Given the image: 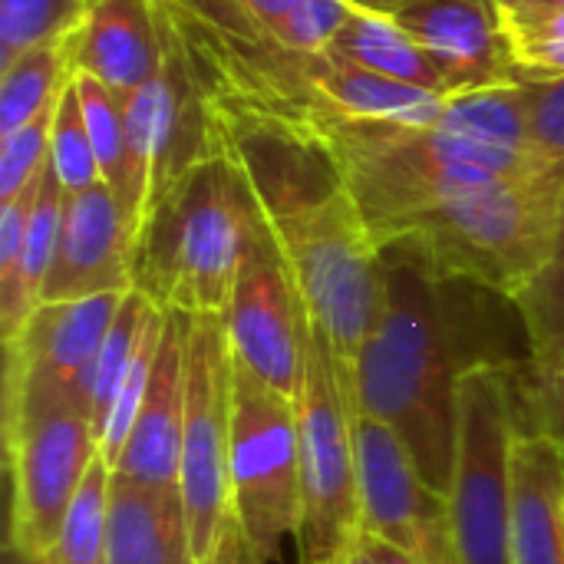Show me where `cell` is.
<instances>
[{
  "instance_id": "d4e9b609",
  "label": "cell",
  "mask_w": 564,
  "mask_h": 564,
  "mask_svg": "<svg viewBox=\"0 0 564 564\" xmlns=\"http://www.w3.org/2000/svg\"><path fill=\"white\" fill-rule=\"evenodd\" d=\"M73 86L83 102L99 178L112 188L119 202L122 182H126V102L109 86H102L96 76H86V73H73Z\"/></svg>"
},
{
  "instance_id": "2e32d148",
  "label": "cell",
  "mask_w": 564,
  "mask_h": 564,
  "mask_svg": "<svg viewBox=\"0 0 564 564\" xmlns=\"http://www.w3.org/2000/svg\"><path fill=\"white\" fill-rule=\"evenodd\" d=\"M165 59L159 0H86L73 23V73L96 76L129 102Z\"/></svg>"
},
{
  "instance_id": "f35d334b",
  "label": "cell",
  "mask_w": 564,
  "mask_h": 564,
  "mask_svg": "<svg viewBox=\"0 0 564 564\" xmlns=\"http://www.w3.org/2000/svg\"><path fill=\"white\" fill-rule=\"evenodd\" d=\"M360 3H367V7H377V10H383L387 3H393V0H360Z\"/></svg>"
},
{
  "instance_id": "cb8c5ba5",
  "label": "cell",
  "mask_w": 564,
  "mask_h": 564,
  "mask_svg": "<svg viewBox=\"0 0 564 564\" xmlns=\"http://www.w3.org/2000/svg\"><path fill=\"white\" fill-rule=\"evenodd\" d=\"M109 479L112 469L99 456L43 564H109Z\"/></svg>"
},
{
  "instance_id": "603a6c76",
  "label": "cell",
  "mask_w": 564,
  "mask_h": 564,
  "mask_svg": "<svg viewBox=\"0 0 564 564\" xmlns=\"http://www.w3.org/2000/svg\"><path fill=\"white\" fill-rule=\"evenodd\" d=\"M73 79V26L0 66V135L43 112Z\"/></svg>"
},
{
  "instance_id": "ba28073f",
  "label": "cell",
  "mask_w": 564,
  "mask_h": 564,
  "mask_svg": "<svg viewBox=\"0 0 564 564\" xmlns=\"http://www.w3.org/2000/svg\"><path fill=\"white\" fill-rule=\"evenodd\" d=\"M519 436L509 370L482 367L459 383V440L449 516L463 564H512V446Z\"/></svg>"
},
{
  "instance_id": "e575fe53",
  "label": "cell",
  "mask_w": 564,
  "mask_h": 564,
  "mask_svg": "<svg viewBox=\"0 0 564 564\" xmlns=\"http://www.w3.org/2000/svg\"><path fill=\"white\" fill-rule=\"evenodd\" d=\"M360 549L373 558V564H416L410 555H403L400 549H393L390 542H383L377 535H367V532L360 539Z\"/></svg>"
},
{
  "instance_id": "d590c367",
  "label": "cell",
  "mask_w": 564,
  "mask_h": 564,
  "mask_svg": "<svg viewBox=\"0 0 564 564\" xmlns=\"http://www.w3.org/2000/svg\"><path fill=\"white\" fill-rule=\"evenodd\" d=\"M3 564H43L40 558H30V555H23L20 549H13L10 542L3 545Z\"/></svg>"
},
{
  "instance_id": "ac0fdd59",
  "label": "cell",
  "mask_w": 564,
  "mask_h": 564,
  "mask_svg": "<svg viewBox=\"0 0 564 564\" xmlns=\"http://www.w3.org/2000/svg\"><path fill=\"white\" fill-rule=\"evenodd\" d=\"M307 93L314 99V119L340 122H390V126H433L449 96L390 79L347 56L321 53L304 63ZM307 122V126H311Z\"/></svg>"
},
{
  "instance_id": "836d02e7",
  "label": "cell",
  "mask_w": 564,
  "mask_h": 564,
  "mask_svg": "<svg viewBox=\"0 0 564 564\" xmlns=\"http://www.w3.org/2000/svg\"><path fill=\"white\" fill-rule=\"evenodd\" d=\"M205 564H261V562H258V558H254V552L248 549V542H245L241 529L235 525V519H228V525H225V532H221V542H218V549H215V555H212Z\"/></svg>"
},
{
  "instance_id": "8fae6325",
  "label": "cell",
  "mask_w": 564,
  "mask_h": 564,
  "mask_svg": "<svg viewBox=\"0 0 564 564\" xmlns=\"http://www.w3.org/2000/svg\"><path fill=\"white\" fill-rule=\"evenodd\" d=\"M221 317L235 360L264 387L297 403L304 390L311 317L268 221L241 261L228 311Z\"/></svg>"
},
{
  "instance_id": "30bf717a",
  "label": "cell",
  "mask_w": 564,
  "mask_h": 564,
  "mask_svg": "<svg viewBox=\"0 0 564 564\" xmlns=\"http://www.w3.org/2000/svg\"><path fill=\"white\" fill-rule=\"evenodd\" d=\"M185 426L178 456V489L188 512L195 564H205L231 519L228 449L235 350L221 314H192L185 354Z\"/></svg>"
},
{
  "instance_id": "6da1fadb",
  "label": "cell",
  "mask_w": 564,
  "mask_h": 564,
  "mask_svg": "<svg viewBox=\"0 0 564 564\" xmlns=\"http://www.w3.org/2000/svg\"><path fill=\"white\" fill-rule=\"evenodd\" d=\"M512 304L383 248V307L354 367L357 410L393 430L423 482L443 496L456 466L463 377L482 367L512 370L532 357L525 324H502Z\"/></svg>"
},
{
  "instance_id": "3957f363",
  "label": "cell",
  "mask_w": 564,
  "mask_h": 564,
  "mask_svg": "<svg viewBox=\"0 0 564 564\" xmlns=\"http://www.w3.org/2000/svg\"><path fill=\"white\" fill-rule=\"evenodd\" d=\"M334 159L364 221L383 248L406 221L509 178L558 169L542 152L479 135L446 99L433 126L314 119L301 129Z\"/></svg>"
},
{
  "instance_id": "e0dca14e",
  "label": "cell",
  "mask_w": 564,
  "mask_h": 564,
  "mask_svg": "<svg viewBox=\"0 0 564 564\" xmlns=\"http://www.w3.org/2000/svg\"><path fill=\"white\" fill-rule=\"evenodd\" d=\"M192 314L165 311L162 340L149 373V387L132 426V436L112 466V473L152 482L178 486V456H182V426H185V354H188Z\"/></svg>"
},
{
  "instance_id": "8992f818",
  "label": "cell",
  "mask_w": 564,
  "mask_h": 564,
  "mask_svg": "<svg viewBox=\"0 0 564 564\" xmlns=\"http://www.w3.org/2000/svg\"><path fill=\"white\" fill-rule=\"evenodd\" d=\"M357 393L354 373L311 327L301 426V529L297 562L350 564L364 539V499L357 463Z\"/></svg>"
},
{
  "instance_id": "ffe728a7",
  "label": "cell",
  "mask_w": 564,
  "mask_h": 564,
  "mask_svg": "<svg viewBox=\"0 0 564 564\" xmlns=\"http://www.w3.org/2000/svg\"><path fill=\"white\" fill-rule=\"evenodd\" d=\"M109 564H195L178 486H152L112 473Z\"/></svg>"
},
{
  "instance_id": "5bb4252c",
  "label": "cell",
  "mask_w": 564,
  "mask_h": 564,
  "mask_svg": "<svg viewBox=\"0 0 564 564\" xmlns=\"http://www.w3.org/2000/svg\"><path fill=\"white\" fill-rule=\"evenodd\" d=\"M443 69L446 93L516 83L519 66L492 0H393L383 7Z\"/></svg>"
},
{
  "instance_id": "9c48e42d",
  "label": "cell",
  "mask_w": 564,
  "mask_h": 564,
  "mask_svg": "<svg viewBox=\"0 0 564 564\" xmlns=\"http://www.w3.org/2000/svg\"><path fill=\"white\" fill-rule=\"evenodd\" d=\"M126 294L40 304L3 344V436L53 413L93 420L96 360Z\"/></svg>"
},
{
  "instance_id": "74e56055",
  "label": "cell",
  "mask_w": 564,
  "mask_h": 564,
  "mask_svg": "<svg viewBox=\"0 0 564 564\" xmlns=\"http://www.w3.org/2000/svg\"><path fill=\"white\" fill-rule=\"evenodd\" d=\"M492 3L499 7V13H502V17H509V13H512V10H516L522 0H492Z\"/></svg>"
},
{
  "instance_id": "484cf974",
  "label": "cell",
  "mask_w": 564,
  "mask_h": 564,
  "mask_svg": "<svg viewBox=\"0 0 564 564\" xmlns=\"http://www.w3.org/2000/svg\"><path fill=\"white\" fill-rule=\"evenodd\" d=\"M532 364H564V238L545 271L516 297Z\"/></svg>"
},
{
  "instance_id": "44dd1931",
  "label": "cell",
  "mask_w": 564,
  "mask_h": 564,
  "mask_svg": "<svg viewBox=\"0 0 564 564\" xmlns=\"http://www.w3.org/2000/svg\"><path fill=\"white\" fill-rule=\"evenodd\" d=\"M63 208H66V188L56 178V169L46 155L40 178H36V195L26 215L23 228V245H20V264L13 281L0 291V334L3 344L13 340L30 314L43 301V284L56 258V241L63 228Z\"/></svg>"
},
{
  "instance_id": "4316f807",
  "label": "cell",
  "mask_w": 564,
  "mask_h": 564,
  "mask_svg": "<svg viewBox=\"0 0 564 564\" xmlns=\"http://www.w3.org/2000/svg\"><path fill=\"white\" fill-rule=\"evenodd\" d=\"M519 433L549 436L564 449V364H519L509 370Z\"/></svg>"
},
{
  "instance_id": "83f0119b",
  "label": "cell",
  "mask_w": 564,
  "mask_h": 564,
  "mask_svg": "<svg viewBox=\"0 0 564 564\" xmlns=\"http://www.w3.org/2000/svg\"><path fill=\"white\" fill-rule=\"evenodd\" d=\"M50 162H53L56 178L66 188V195L102 182L96 152H93V139L86 129L83 102H79L73 79L63 86V93L56 99V116H53V132H50Z\"/></svg>"
},
{
  "instance_id": "4fadbf2b",
  "label": "cell",
  "mask_w": 564,
  "mask_h": 564,
  "mask_svg": "<svg viewBox=\"0 0 564 564\" xmlns=\"http://www.w3.org/2000/svg\"><path fill=\"white\" fill-rule=\"evenodd\" d=\"M357 463L367 535L416 564H463L449 499L423 482L400 436L367 413H357Z\"/></svg>"
},
{
  "instance_id": "1f68e13d",
  "label": "cell",
  "mask_w": 564,
  "mask_h": 564,
  "mask_svg": "<svg viewBox=\"0 0 564 564\" xmlns=\"http://www.w3.org/2000/svg\"><path fill=\"white\" fill-rule=\"evenodd\" d=\"M564 17V0H522L509 17H502L506 36L512 46L535 40L539 33H545L555 20Z\"/></svg>"
},
{
  "instance_id": "f546056e",
  "label": "cell",
  "mask_w": 564,
  "mask_h": 564,
  "mask_svg": "<svg viewBox=\"0 0 564 564\" xmlns=\"http://www.w3.org/2000/svg\"><path fill=\"white\" fill-rule=\"evenodd\" d=\"M56 99L43 112H36L30 122H23L20 129L0 135V205L13 202L40 175V169H43V162L50 155V132H53Z\"/></svg>"
},
{
  "instance_id": "f1b7e54d",
  "label": "cell",
  "mask_w": 564,
  "mask_h": 564,
  "mask_svg": "<svg viewBox=\"0 0 564 564\" xmlns=\"http://www.w3.org/2000/svg\"><path fill=\"white\" fill-rule=\"evenodd\" d=\"M86 0H0V66L66 33Z\"/></svg>"
},
{
  "instance_id": "7402d4cb",
  "label": "cell",
  "mask_w": 564,
  "mask_h": 564,
  "mask_svg": "<svg viewBox=\"0 0 564 564\" xmlns=\"http://www.w3.org/2000/svg\"><path fill=\"white\" fill-rule=\"evenodd\" d=\"M347 10H350V20L337 33L330 53L347 56L373 73L390 76V79L449 96L443 69L390 13L367 7L360 0H347Z\"/></svg>"
},
{
  "instance_id": "7c38bea8",
  "label": "cell",
  "mask_w": 564,
  "mask_h": 564,
  "mask_svg": "<svg viewBox=\"0 0 564 564\" xmlns=\"http://www.w3.org/2000/svg\"><path fill=\"white\" fill-rule=\"evenodd\" d=\"M10 476V545L30 558H46L59 539L66 512L96 466L99 443L83 413H53L3 436Z\"/></svg>"
},
{
  "instance_id": "4dcf8cb0",
  "label": "cell",
  "mask_w": 564,
  "mask_h": 564,
  "mask_svg": "<svg viewBox=\"0 0 564 564\" xmlns=\"http://www.w3.org/2000/svg\"><path fill=\"white\" fill-rule=\"evenodd\" d=\"M525 96L529 132L549 162L564 165V76H516Z\"/></svg>"
},
{
  "instance_id": "5b68a950",
  "label": "cell",
  "mask_w": 564,
  "mask_h": 564,
  "mask_svg": "<svg viewBox=\"0 0 564 564\" xmlns=\"http://www.w3.org/2000/svg\"><path fill=\"white\" fill-rule=\"evenodd\" d=\"M564 238V165L466 192L413 221L383 248H400L446 281L519 297ZM380 248V251H383Z\"/></svg>"
},
{
  "instance_id": "d6a6232c",
  "label": "cell",
  "mask_w": 564,
  "mask_h": 564,
  "mask_svg": "<svg viewBox=\"0 0 564 564\" xmlns=\"http://www.w3.org/2000/svg\"><path fill=\"white\" fill-rule=\"evenodd\" d=\"M519 76H564V40H542L512 50Z\"/></svg>"
},
{
  "instance_id": "7a4b0ae2",
  "label": "cell",
  "mask_w": 564,
  "mask_h": 564,
  "mask_svg": "<svg viewBox=\"0 0 564 564\" xmlns=\"http://www.w3.org/2000/svg\"><path fill=\"white\" fill-rule=\"evenodd\" d=\"M284 254L311 327L354 373L383 307V251L334 159L311 135L218 116Z\"/></svg>"
},
{
  "instance_id": "d6986e66",
  "label": "cell",
  "mask_w": 564,
  "mask_h": 564,
  "mask_svg": "<svg viewBox=\"0 0 564 564\" xmlns=\"http://www.w3.org/2000/svg\"><path fill=\"white\" fill-rule=\"evenodd\" d=\"M512 564H564V449L535 433L512 446Z\"/></svg>"
},
{
  "instance_id": "277c9868",
  "label": "cell",
  "mask_w": 564,
  "mask_h": 564,
  "mask_svg": "<svg viewBox=\"0 0 564 564\" xmlns=\"http://www.w3.org/2000/svg\"><path fill=\"white\" fill-rule=\"evenodd\" d=\"M218 129V149L169 188L132 251V288L162 311L225 314L241 261L264 225L221 119Z\"/></svg>"
},
{
  "instance_id": "9a60e30c",
  "label": "cell",
  "mask_w": 564,
  "mask_h": 564,
  "mask_svg": "<svg viewBox=\"0 0 564 564\" xmlns=\"http://www.w3.org/2000/svg\"><path fill=\"white\" fill-rule=\"evenodd\" d=\"M132 291V254L119 202L106 182L66 195L56 258L43 284V301H83Z\"/></svg>"
},
{
  "instance_id": "8d00e7d4",
  "label": "cell",
  "mask_w": 564,
  "mask_h": 564,
  "mask_svg": "<svg viewBox=\"0 0 564 564\" xmlns=\"http://www.w3.org/2000/svg\"><path fill=\"white\" fill-rule=\"evenodd\" d=\"M542 40H564V17L562 20H555L545 33H539L535 40H529V43H542ZM519 46H525V43H519ZM516 50V46H512Z\"/></svg>"
},
{
  "instance_id": "52a82bcc",
  "label": "cell",
  "mask_w": 564,
  "mask_h": 564,
  "mask_svg": "<svg viewBox=\"0 0 564 564\" xmlns=\"http://www.w3.org/2000/svg\"><path fill=\"white\" fill-rule=\"evenodd\" d=\"M231 519L261 564H274L281 545L301 529V426L297 403L284 400L235 360Z\"/></svg>"
}]
</instances>
